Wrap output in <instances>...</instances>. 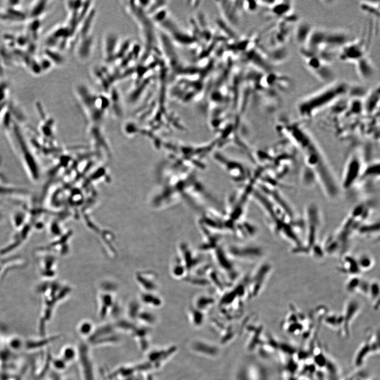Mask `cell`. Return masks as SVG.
I'll return each mask as SVG.
<instances>
[{"label": "cell", "mask_w": 380, "mask_h": 380, "mask_svg": "<svg viewBox=\"0 0 380 380\" xmlns=\"http://www.w3.org/2000/svg\"><path fill=\"white\" fill-rule=\"evenodd\" d=\"M283 134L298 149L308 169L313 174L328 197L334 198L339 194V186L325 155L306 129L295 123L285 124Z\"/></svg>", "instance_id": "6da1fadb"}, {"label": "cell", "mask_w": 380, "mask_h": 380, "mask_svg": "<svg viewBox=\"0 0 380 380\" xmlns=\"http://www.w3.org/2000/svg\"><path fill=\"white\" fill-rule=\"evenodd\" d=\"M350 86L344 82L329 83L325 88L301 99L297 105L299 114L309 120L320 111L347 94Z\"/></svg>", "instance_id": "7a4b0ae2"}, {"label": "cell", "mask_w": 380, "mask_h": 380, "mask_svg": "<svg viewBox=\"0 0 380 380\" xmlns=\"http://www.w3.org/2000/svg\"><path fill=\"white\" fill-rule=\"evenodd\" d=\"M300 54L309 71L324 83H331L334 73L331 68V62L318 53L307 48H301Z\"/></svg>", "instance_id": "3957f363"}, {"label": "cell", "mask_w": 380, "mask_h": 380, "mask_svg": "<svg viewBox=\"0 0 380 380\" xmlns=\"http://www.w3.org/2000/svg\"><path fill=\"white\" fill-rule=\"evenodd\" d=\"M366 50L363 40L348 41L340 49L339 58L342 61L355 64L366 55Z\"/></svg>", "instance_id": "277c9868"}, {"label": "cell", "mask_w": 380, "mask_h": 380, "mask_svg": "<svg viewBox=\"0 0 380 380\" xmlns=\"http://www.w3.org/2000/svg\"><path fill=\"white\" fill-rule=\"evenodd\" d=\"M366 339L360 346L354 359V365L362 366L370 354H379V336L377 333H367Z\"/></svg>", "instance_id": "5b68a950"}, {"label": "cell", "mask_w": 380, "mask_h": 380, "mask_svg": "<svg viewBox=\"0 0 380 380\" xmlns=\"http://www.w3.org/2000/svg\"><path fill=\"white\" fill-rule=\"evenodd\" d=\"M78 357L80 371L83 380H96L92 360L89 351V346L81 345L78 348Z\"/></svg>", "instance_id": "8992f818"}, {"label": "cell", "mask_w": 380, "mask_h": 380, "mask_svg": "<svg viewBox=\"0 0 380 380\" xmlns=\"http://www.w3.org/2000/svg\"><path fill=\"white\" fill-rule=\"evenodd\" d=\"M362 163L360 159L354 155L351 158L346 166V169L343 180V185L344 188H350L356 182L357 180L360 178L361 170L362 169Z\"/></svg>", "instance_id": "52a82bcc"}, {"label": "cell", "mask_w": 380, "mask_h": 380, "mask_svg": "<svg viewBox=\"0 0 380 380\" xmlns=\"http://www.w3.org/2000/svg\"><path fill=\"white\" fill-rule=\"evenodd\" d=\"M356 70L361 78L364 79L371 78L375 73V67L372 61L367 57L366 55L354 64Z\"/></svg>", "instance_id": "ba28073f"}, {"label": "cell", "mask_w": 380, "mask_h": 380, "mask_svg": "<svg viewBox=\"0 0 380 380\" xmlns=\"http://www.w3.org/2000/svg\"><path fill=\"white\" fill-rule=\"evenodd\" d=\"M176 351V347H172L166 350H155L149 354L148 359L149 361L148 363H152L155 367H159L165 362L174 352Z\"/></svg>", "instance_id": "9c48e42d"}, {"label": "cell", "mask_w": 380, "mask_h": 380, "mask_svg": "<svg viewBox=\"0 0 380 380\" xmlns=\"http://www.w3.org/2000/svg\"><path fill=\"white\" fill-rule=\"evenodd\" d=\"M313 28L308 24L302 22L298 25L296 29L295 37L297 42L301 47L306 44L308 36Z\"/></svg>", "instance_id": "30bf717a"}, {"label": "cell", "mask_w": 380, "mask_h": 380, "mask_svg": "<svg viewBox=\"0 0 380 380\" xmlns=\"http://www.w3.org/2000/svg\"><path fill=\"white\" fill-rule=\"evenodd\" d=\"M95 329L90 323H83L78 327V331L81 337L89 339L95 331Z\"/></svg>", "instance_id": "8fae6325"}, {"label": "cell", "mask_w": 380, "mask_h": 380, "mask_svg": "<svg viewBox=\"0 0 380 380\" xmlns=\"http://www.w3.org/2000/svg\"><path fill=\"white\" fill-rule=\"evenodd\" d=\"M361 8L369 14L379 16V3L376 2H362Z\"/></svg>", "instance_id": "7c38bea8"}, {"label": "cell", "mask_w": 380, "mask_h": 380, "mask_svg": "<svg viewBox=\"0 0 380 380\" xmlns=\"http://www.w3.org/2000/svg\"><path fill=\"white\" fill-rule=\"evenodd\" d=\"M64 354L65 360L69 362H72V361L78 359V350L72 347H68L65 350Z\"/></svg>", "instance_id": "4fadbf2b"}, {"label": "cell", "mask_w": 380, "mask_h": 380, "mask_svg": "<svg viewBox=\"0 0 380 380\" xmlns=\"http://www.w3.org/2000/svg\"><path fill=\"white\" fill-rule=\"evenodd\" d=\"M347 380H370V379L364 373H359L354 374L349 378H348Z\"/></svg>", "instance_id": "5bb4252c"}]
</instances>
